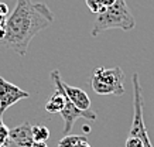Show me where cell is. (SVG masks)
<instances>
[{"label": "cell", "instance_id": "cell-1", "mask_svg": "<svg viewBox=\"0 0 154 147\" xmlns=\"http://www.w3.org/2000/svg\"><path fill=\"white\" fill-rule=\"evenodd\" d=\"M52 21L54 14L45 3L16 0L13 11L6 19V34L0 45L24 57L33 38L41 30L50 27Z\"/></svg>", "mask_w": 154, "mask_h": 147}, {"label": "cell", "instance_id": "cell-2", "mask_svg": "<svg viewBox=\"0 0 154 147\" xmlns=\"http://www.w3.org/2000/svg\"><path fill=\"white\" fill-rule=\"evenodd\" d=\"M134 27V16L131 14L126 0H116L112 6L106 7L102 13L96 16L91 34H92V37H98L99 34L106 30L120 29L125 31H130Z\"/></svg>", "mask_w": 154, "mask_h": 147}, {"label": "cell", "instance_id": "cell-3", "mask_svg": "<svg viewBox=\"0 0 154 147\" xmlns=\"http://www.w3.org/2000/svg\"><path fill=\"white\" fill-rule=\"evenodd\" d=\"M131 85H133V120H131L129 136L125 142V147H153L144 123L143 96H141V86L137 72L133 74Z\"/></svg>", "mask_w": 154, "mask_h": 147}, {"label": "cell", "instance_id": "cell-4", "mask_svg": "<svg viewBox=\"0 0 154 147\" xmlns=\"http://www.w3.org/2000/svg\"><path fill=\"white\" fill-rule=\"evenodd\" d=\"M125 72L120 66L115 68H96L91 76V86L98 95H116L125 93Z\"/></svg>", "mask_w": 154, "mask_h": 147}, {"label": "cell", "instance_id": "cell-5", "mask_svg": "<svg viewBox=\"0 0 154 147\" xmlns=\"http://www.w3.org/2000/svg\"><path fill=\"white\" fill-rule=\"evenodd\" d=\"M28 98H30L28 92L0 76V118H3V113L10 106L16 105L21 99H28Z\"/></svg>", "mask_w": 154, "mask_h": 147}, {"label": "cell", "instance_id": "cell-6", "mask_svg": "<svg viewBox=\"0 0 154 147\" xmlns=\"http://www.w3.org/2000/svg\"><path fill=\"white\" fill-rule=\"evenodd\" d=\"M60 115L62 116V119H64V132H62L64 136H66V134L71 132V129L74 127V123L76 119L84 118V119H88V120H96V113H95L94 110L78 109L68 98H66L65 106H64V109L60 112Z\"/></svg>", "mask_w": 154, "mask_h": 147}, {"label": "cell", "instance_id": "cell-7", "mask_svg": "<svg viewBox=\"0 0 154 147\" xmlns=\"http://www.w3.org/2000/svg\"><path fill=\"white\" fill-rule=\"evenodd\" d=\"M51 79L54 82V86H55V92L52 93L51 98L45 103V110L48 113H60L65 106L66 95L64 92V88H62V79H61L58 69H54L51 72Z\"/></svg>", "mask_w": 154, "mask_h": 147}, {"label": "cell", "instance_id": "cell-8", "mask_svg": "<svg viewBox=\"0 0 154 147\" xmlns=\"http://www.w3.org/2000/svg\"><path fill=\"white\" fill-rule=\"evenodd\" d=\"M9 140L17 147H30L33 144V126L24 122L13 129H9Z\"/></svg>", "mask_w": 154, "mask_h": 147}, {"label": "cell", "instance_id": "cell-9", "mask_svg": "<svg viewBox=\"0 0 154 147\" xmlns=\"http://www.w3.org/2000/svg\"><path fill=\"white\" fill-rule=\"evenodd\" d=\"M62 88L65 92L66 98L72 102V103L81 110H91V99L86 95V92L84 89H81L78 86H72L68 85L62 81Z\"/></svg>", "mask_w": 154, "mask_h": 147}, {"label": "cell", "instance_id": "cell-10", "mask_svg": "<svg viewBox=\"0 0 154 147\" xmlns=\"http://www.w3.org/2000/svg\"><path fill=\"white\" fill-rule=\"evenodd\" d=\"M50 137V129L44 124H34L33 126V139L34 142H47Z\"/></svg>", "mask_w": 154, "mask_h": 147}, {"label": "cell", "instance_id": "cell-11", "mask_svg": "<svg viewBox=\"0 0 154 147\" xmlns=\"http://www.w3.org/2000/svg\"><path fill=\"white\" fill-rule=\"evenodd\" d=\"M86 136H79V134H66L61 139L57 147H74L76 143L82 142V140H86Z\"/></svg>", "mask_w": 154, "mask_h": 147}, {"label": "cell", "instance_id": "cell-12", "mask_svg": "<svg viewBox=\"0 0 154 147\" xmlns=\"http://www.w3.org/2000/svg\"><path fill=\"white\" fill-rule=\"evenodd\" d=\"M85 3L88 6V9L92 11V13H102L103 10L106 9L105 6H103V0H85Z\"/></svg>", "mask_w": 154, "mask_h": 147}, {"label": "cell", "instance_id": "cell-13", "mask_svg": "<svg viewBox=\"0 0 154 147\" xmlns=\"http://www.w3.org/2000/svg\"><path fill=\"white\" fill-rule=\"evenodd\" d=\"M9 14H10L9 6L6 5V3H0V16H3V17H7Z\"/></svg>", "mask_w": 154, "mask_h": 147}, {"label": "cell", "instance_id": "cell-14", "mask_svg": "<svg viewBox=\"0 0 154 147\" xmlns=\"http://www.w3.org/2000/svg\"><path fill=\"white\" fill-rule=\"evenodd\" d=\"M30 147H48L45 142H33V144Z\"/></svg>", "mask_w": 154, "mask_h": 147}, {"label": "cell", "instance_id": "cell-15", "mask_svg": "<svg viewBox=\"0 0 154 147\" xmlns=\"http://www.w3.org/2000/svg\"><path fill=\"white\" fill-rule=\"evenodd\" d=\"M74 147H91L89 146V143H88V139L86 140H82V142H79V143H76Z\"/></svg>", "mask_w": 154, "mask_h": 147}, {"label": "cell", "instance_id": "cell-16", "mask_svg": "<svg viewBox=\"0 0 154 147\" xmlns=\"http://www.w3.org/2000/svg\"><path fill=\"white\" fill-rule=\"evenodd\" d=\"M115 2H116V0H103V6H105V7H109V6H112Z\"/></svg>", "mask_w": 154, "mask_h": 147}, {"label": "cell", "instance_id": "cell-17", "mask_svg": "<svg viewBox=\"0 0 154 147\" xmlns=\"http://www.w3.org/2000/svg\"><path fill=\"white\" fill-rule=\"evenodd\" d=\"M84 130H85L86 133H88V132H89V127H88V126H84Z\"/></svg>", "mask_w": 154, "mask_h": 147}]
</instances>
